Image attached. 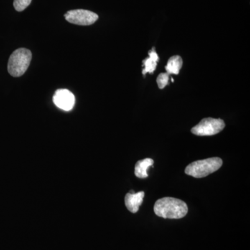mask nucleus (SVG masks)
Returning a JSON list of instances; mask_svg holds the SVG:
<instances>
[{
    "instance_id": "obj_1",
    "label": "nucleus",
    "mask_w": 250,
    "mask_h": 250,
    "mask_svg": "<svg viewBox=\"0 0 250 250\" xmlns=\"http://www.w3.org/2000/svg\"><path fill=\"white\" fill-rule=\"evenodd\" d=\"M154 213L163 218H183L188 213V206L182 200L174 197H164L156 202Z\"/></svg>"
},
{
    "instance_id": "obj_2",
    "label": "nucleus",
    "mask_w": 250,
    "mask_h": 250,
    "mask_svg": "<svg viewBox=\"0 0 250 250\" xmlns=\"http://www.w3.org/2000/svg\"><path fill=\"white\" fill-rule=\"evenodd\" d=\"M223 166V160L219 157L194 161L186 167L185 173L195 178H204L219 170Z\"/></svg>"
},
{
    "instance_id": "obj_3",
    "label": "nucleus",
    "mask_w": 250,
    "mask_h": 250,
    "mask_svg": "<svg viewBox=\"0 0 250 250\" xmlns=\"http://www.w3.org/2000/svg\"><path fill=\"white\" fill-rule=\"evenodd\" d=\"M32 59L31 51L25 48L15 50L10 56L8 62V71L11 76L19 77L27 71Z\"/></svg>"
},
{
    "instance_id": "obj_4",
    "label": "nucleus",
    "mask_w": 250,
    "mask_h": 250,
    "mask_svg": "<svg viewBox=\"0 0 250 250\" xmlns=\"http://www.w3.org/2000/svg\"><path fill=\"white\" fill-rule=\"evenodd\" d=\"M225 127V123L223 120L207 118L192 128L191 132L199 136H213L223 131Z\"/></svg>"
},
{
    "instance_id": "obj_5",
    "label": "nucleus",
    "mask_w": 250,
    "mask_h": 250,
    "mask_svg": "<svg viewBox=\"0 0 250 250\" xmlns=\"http://www.w3.org/2000/svg\"><path fill=\"white\" fill-rule=\"evenodd\" d=\"M64 16L67 22L82 26L91 25L99 18L98 14L84 9L71 10L67 11Z\"/></svg>"
},
{
    "instance_id": "obj_6",
    "label": "nucleus",
    "mask_w": 250,
    "mask_h": 250,
    "mask_svg": "<svg viewBox=\"0 0 250 250\" xmlns=\"http://www.w3.org/2000/svg\"><path fill=\"white\" fill-rule=\"evenodd\" d=\"M53 102L57 107L69 111L75 106V97L70 90L59 89L54 94Z\"/></svg>"
},
{
    "instance_id": "obj_7",
    "label": "nucleus",
    "mask_w": 250,
    "mask_h": 250,
    "mask_svg": "<svg viewBox=\"0 0 250 250\" xmlns=\"http://www.w3.org/2000/svg\"><path fill=\"white\" fill-rule=\"evenodd\" d=\"M145 192L141 191L137 193L126 194L125 198V206L127 209L131 213H137L139 211L140 206L142 205L143 198H144Z\"/></svg>"
},
{
    "instance_id": "obj_8",
    "label": "nucleus",
    "mask_w": 250,
    "mask_h": 250,
    "mask_svg": "<svg viewBox=\"0 0 250 250\" xmlns=\"http://www.w3.org/2000/svg\"><path fill=\"white\" fill-rule=\"evenodd\" d=\"M159 61V57L156 53L155 47H153L149 52V57L143 61V64L145 67L143 70V75H145L147 73H154Z\"/></svg>"
},
{
    "instance_id": "obj_9",
    "label": "nucleus",
    "mask_w": 250,
    "mask_h": 250,
    "mask_svg": "<svg viewBox=\"0 0 250 250\" xmlns=\"http://www.w3.org/2000/svg\"><path fill=\"white\" fill-rule=\"evenodd\" d=\"M153 164L154 160L149 158L138 161L135 166V175L141 179L147 178V170Z\"/></svg>"
},
{
    "instance_id": "obj_10",
    "label": "nucleus",
    "mask_w": 250,
    "mask_h": 250,
    "mask_svg": "<svg viewBox=\"0 0 250 250\" xmlns=\"http://www.w3.org/2000/svg\"><path fill=\"white\" fill-rule=\"evenodd\" d=\"M183 65V61L180 56L175 55L171 57L167 62L166 70L169 75H178Z\"/></svg>"
},
{
    "instance_id": "obj_11",
    "label": "nucleus",
    "mask_w": 250,
    "mask_h": 250,
    "mask_svg": "<svg viewBox=\"0 0 250 250\" xmlns=\"http://www.w3.org/2000/svg\"><path fill=\"white\" fill-rule=\"evenodd\" d=\"M169 74L166 73H161L157 77L156 82H157L158 86L160 89L165 88L166 85L169 83Z\"/></svg>"
},
{
    "instance_id": "obj_12",
    "label": "nucleus",
    "mask_w": 250,
    "mask_h": 250,
    "mask_svg": "<svg viewBox=\"0 0 250 250\" xmlns=\"http://www.w3.org/2000/svg\"><path fill=\"white\" fill-rule=\"evenodd\" d=\"M32 0H14V6L15 9L17 11H24L30 5Z\"/></svg>"
}]
</instances>
